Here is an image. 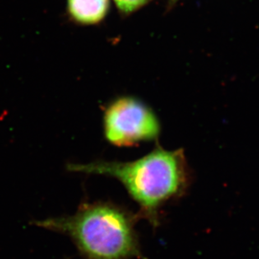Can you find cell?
<instances>
[{
    "mask_svg": "<svg viewBox=\"0 0 259 259\" xmlns=\"http://www.w3.org/2000/svg\"><path fill=\"white\" fill-rule=\"evenodd\" d=\"M104 130L107 140L116 146H131L159 136V121L150 108L138 99L122 98L106 110Z\"/></svg>",
    "mask_w": 259,
    "mask_h": 259,
    "instance_id": "obj_3",
    "label": "cell"
},
{
    "mask_svg": "<svg viewBox=\"0 0 259 259\" xmlns=\"http://www.w3.org/2000/svg\"><path fill=\"white\" fill-rule=\"evenodd\" d=\"M67 169L117 179L153 222L159 205L182 193L187 181L182 150L169 151L160 147L135 161L71 164Z\"/></svg>",
    "mask_w": 259,
    "mask_h": 259,
    "instance_id": "obj_1",
    "label": "cell"
},
{
    "mask_svg": "<svg viewBox=\"0 0 259 259\" xmlns=\"http://www.w3.org/2000/svg\"><path fill=\"white\" fill-rule=\"evenodd\" d=\"M34 224L68 235L87 259L143 257L132 218L115 205H85L71 217L38 221Z\"/></svg>",
    "mask_w": 259,
    "mask_h": 259,
    "instance_id": "obj_2",
    "label": "cell"
},
{
    "mask_svg": "<svg viewBox=\"0 0 259 259\" xmlns=\"http://www.w3.org/2000/svg\"><path fill=\"white\" fill-rule=\"evenodd\" d=\"M109 9V0H68L71 17L83 25L100 22Z\"/></svg>",
    "mask_w": 259,
    "mask_h": 259,
    "instance_id": "obj_4",
    "label": "cell"
},
{
    "mask_svg": "<svg viewBox=\"0 0 259 259\" xmlns=\"http://www.w3.org/2000/svg\"><path fill=\"white\" fill-rule=\"evenodd\" d=\"M149 0H114L117 7L125 14L135 12V10L146 5Z\"/></svg>",
    "mask_w": 259,
    "mask_h": 259,
    "instance_id": "obj_5",
    "label": "cell"
}]
</instances>
